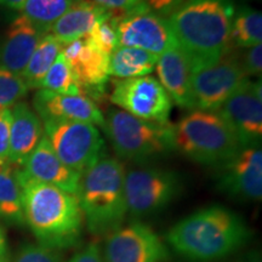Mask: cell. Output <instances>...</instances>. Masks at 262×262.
Segmentation results:
<instances>
[{
	"label": "cell",
	"instance_id": "cell-1",
	"mask_svg": "<svg viewBox=\"0 0 262 262\" xmlns=\"http://www.w3.org/2000/svg\"><path fill=\"white\" fill-rule=\"evenodd\" d=\"M251 232L241 216L224 206H209L176 224L166 234L170 247L191 262H212L248 243Z\"/></svg>",
	"mask_w": 262,
	"mask_h": 262
},
{
	"label": "cell",
	"instance_id": "cell-2",
	"mask_svg": "<svg viewBox=\"0 0 262 262\" xmlns=\"http://www.w3.org/2000/svg\"><path fill=\"white\" fill-rule=\"evenodd\" d=\"M234 14L233 0H186L166 18L192 71L217 61L227 50Z\"/></svg>",
	"mask_w": 262,
	"mask_h": 262
},
{
	"label": "cell",
	"instance_id": "cell-3",
	"mask_svg": "<svg viewBox=\"0 0 262 262\" xmlns=\"http://www.w3.org/2000/svg\"><path fill=\"white\" fill-rule=\"evenodd\" d=\"M17 179L22 189L25 221L41 245L63 249L79 243L83 212L78 196L29 179L22 170H17Z\"/></svg>",
	"mask_w": 262,
	"mask_h": 262
},
{
	"label": "cell",
	"instance_id": "cell-4",
	"mask_svg": "<svg viewBox=\"0 0 262 262\" xmlns=\"http://www.w3.org/2000/svg\"><path fill=\"white\" fill-rule=\"evenodd\" d=\"M125 169L119 160L102 157L80 176L78 202L95 235H108L122 227L127 214Z\"/></svg>",
	"mask_w": 262,
	"mask_h": 262
},
{
	"label": "cell",
	"instance_id": "cell-5",
	"mask_svg": "<svg viewBox=\"0 0 262 262\" xmlns=\"http://www.w3.org/2000/svg\"><path fill=\"white\" fill-rule=\"evenodd\" d=\"M175 127V149L193 162L220 166L243 148L232 127L215 112L194 110Z\"/></svg>",
	"mask_w": 262,
	"mask_h": 262
},
{
	"label": "cell",
	"instance_id": "cell-6",
	"mask_svg": "<svg viewBox=\"0 0 262 262\" xmlns=\"http://www.w3.org/2000/svg\"><path fill=\"white\" fill-rule=\"evenodd\" d=\"M103 129L120 158L145 162L175 149V127L143 120L122 110L108 111Z\"/></svg>",
	"mask_w": 262,
	"mask_h": 262
},
{
	"label": "cell",
	"instance_id": "cell-7",
	"mask_svg": "<svg viewBox=\"0 0 262 262\" xmlns=\"http://www.w3.org/2000/svg\"><path fill=\"white\" fill-rule=\"evenodd\" d=\"M42 122L45 136L55 153L75 172L81 175L103 157L104 142L93 124L64 119Z\"/></svg>",
	"mask_w": 262,
	"mask_h": 262
},
{
	"label": "cell",
	"instance_id": "cell-8",
	"mask_svg": "<svg viewBox=\"0 0 262 262\" xmlns=\"http://www.w3.org/2000/svg\"><path fill=\"white\" fill-rule=\"evenodd\" d=\"M245 79L248 78L239 64L238 49L227 48L217 61L192 71L193 107L217 112Z\"/></svg>",
	"mask_w": 262,
	"mask_h": 262
},
{
	"label": "cell",
	"instance_id": "cell-9",
	"mask_svg": "<svg viewBox=\"0 0 262 262\" xmlns=\"http://www.w3.org/2000/svg\"><path fill=\"white\" fill-rule=\"evenodd\" d=\"M127 212L133 216L155 214L170 204L181 191L178 173L157 168H140L125 172Z\"/></svg>",
	"mask_w": 262,
	"mask_h": 262
},
{
	"label": "cell",
	"instance_id": "cell-10",
	"mask_svg": "<svg viewBox=\"0 0 262 262\" xmlns=\"http://www.w3.org/2000/svg\"><path fill=\"white\" fill-rule=\"evenodd\" d=\"M118 35V47L135 48L160 56L176 47L168 19L160 17L145 3L123 14H112Z\"/></svg>",
	"mask_w": 262,
	"mask_h": 262
},
{
	"label": "cell",
	"instance_id": "cell-11",
	"mask_svg": "<svg viewBox=\"0 0 262 262\" xmlns=\"http://www.w3.org/2000/svg\"><path fill=\"white\" fill-rule=\"evenodd\" d=\"M111 101L124 112L140 119L169 123L171 100L155 77L119 79L114 84Z\"/></svg>",
	"mask_w": 262,
	"mask_h": 262
},
{
	"label": "cell",
	"instance_id": "cell-12",
	"mask_svg": "<svg viewBox=\"0 0 262 262\" xmlns=\"http://www.w3.org/2000/svg\"><path fill=\"white\" fill-rule=\"evenodd\" d=\"M103 262H164L169 250L159 235L143 224H130L107 235Z\"/></svg>",
	"mask_w": 262,
	"mask_h": 262
},
{
	"label": "cell",
	"instance_id": "cell-13",
	"mask_svg": "<svg viewBox=\"0 0 262 262\" xmlns=\"http://www.w3.org/2000/svg\"><path fill=\"white\" fill-rule=\"evenodd\" d=\"M242 146H260L262 137L261 81L245 79L217 111Z\"/></svg>",
	"mask_w": 262,
	"mask_h": 262
},
{
	"label": "cell",
	"instance_id": "cell-14",
	"mask_svg": "<svg viewBox=\"0 0 262 262\" xmlns=\"http://www.w3.org/2000/svg\"><path fill=\"white\" fill-rule=\"evenodd\" d=\"M219 187L243 201H261L262 152L260 146L243 147L220 165Z\"/></svg>",
	"mask_w": 262,
	"mask_h": 262
},
{
	"label": "cell",
	"instance_id": "cell-15",
	"mask_svg": "<svg viewBox=\"0 0 262 262\" xmlns=\"http://www.w3.org/2000/svg\"><path fill=\"white\" fill-rule=\"evenodd\" d=\"M61 52L70 63L83 95H102L110 79V56L91 47L84 39L61 45Z\"/></svg>",
	"mask_w": 262,
	"mask_h": 262
},
{
	"label": "cell",
	"instance_id": "cell-16",
	"mask_svg": "<svg viewBox=\"0 0 262 262\" xmlns=\"http://www.w3.org/2000/svg\"><path fill=\"white\" fill-rule=\"evenodd\" d=\"M33 102L41 120H75L100 126L104 124L101 110L85 95H63L40 89L35 94Z\"/></svg>",
	"mask_w": 262,
	"mask_h": 262
},
{
	"label": "cell",
	"instance_id": "cell-17",
	"mask_svg": "<svg viewBox=\"0 0 262 262\" xmlns=\"http://www.w3.org/2000/svg\"><path fill=\"white\" fill-rule=\"evenodd\" d=\"M24 168L22 171L29 179L48 183L77 195L81 175L61 162L47 136L41 137Z\"/></svg>",
	"mask_w": 262,
	"mask_h": 262
},
{
	"label": "cell",
	"instance_id": "cell-18",
	"mask_svg": "<svg viewBox=\"0 0 262 262\" xmlns=\"http://www.w3.org/2000/svg\"><path fill=\"white\" fill-rule=\"evenodd\" d=\"M44 34L26 16L16 17L0 45V68L21 77Z\"/></svg>",
	"mask_w": 262,
	"mask_h": 262
},
{
	"label": "cell",
	"instance_id": "cell-19",
	"mask_svg": "<svg viewBox=\"0 0 262 262\" xmlns=\"http://www.w3.org/2000/svg\"><path fill=\"white\" fill-rule=\"evenodd\" d=\"M159 83L178 106L194 110L192 95V67L178 45L160 55L156 63Z\"/></svg>",
	"mask_w": 262,
	"mask_h": 262
},
{
	"label": "cell",
	"instance_id": "cell-20",
	"mask_svg": "<svg viewBox=\"0 0 262 262\" xmlns=\"http://www.w3.org/2000/svg\"><path fill=\"white\" fill-rule=\"evenodd\" d=\"M12 122L10 130L9 162L24 166L28 157L38 146L42 137L41 122L25 102H17L12 108Z\"/></svg>",
	"mask_w": 262,
	"mask_h": 262
},
{
	"label": "cell",
	"instance_id": "cell-21",
	"mask_svg": "<svg viewBox=\"0 0 262 262\" xmlns=\"http://www.w3.org/2000/svg\"><path fill=\"white\" fill-rule=\"evenodd\" d=\"M112 12L93 2L81 0L51 26L47 33L61 45L84 39L97 22L108 18Z\"/></svg>",
	"mask_w": 262,
	"mask_h": 262
},
{
	"label": "cell",
	"instance_id": "cell-22",
	"mask_svg": "<svg viewBox=\"0 0 262 262\" xmlns=\"http://www.w3.org/2000/svg\"><path fill=\"white\" fill-rule=\"evenodd\" d=\"M158 56L135 48L118 47L110 56V75L118 79L146 77L156 68Z\"/></svg>",
	"mask_w": 262,
	"mask_h": 262
},
{
	"label": "cell",
	"instance_id": "cell-23",
	"mask_svg": "<svg viewBox=\"0 0 262 262\" xmlns=\"http://www.w3.org/2000/svg\"><path fill=\"white\" fill-rule=\"evenodd\" d=\"M0 216L14 224L25 221L17 170L12 168L9 160L0 163Z\"/></svg>",
	"mask_w": 262,
	"mask_h": 262
},
{
	"label": "cell",
	"instance_id": "cell-24",
	"mask_svg": "<svg viewBox=\"0 0 262 262\" xmlns=\"http://www.w3.org/2000/svg\"><path fill=\"white\" fill-rule=\"evenodd\" d=\"M262 41V15L248 6L234 14L229 33L228 48L248 49L260 45Z\"/></svg>",
	"mask_w": 262,
	"mask_h": 262
},
{
	"label": "cell",
	"instance_id": "cell-25",
	"mask_svg": "<svg viewBox=\"0 0 262 262\" xmlns=\"http://www.w3.org/2000/svg\"><path fill=\"white\" fill-rule=\"evenodd\" d=\"M61 52V44L49 33H45L38 42L37 48L29 58L27 67L21 74V78L27 84L28 89L39 88L41 80Z\"/></svg>",
	"mask_w": 262,
	"mask_h": 262
},
{
	"label": "cell",
	"instance_id": "cell-26",
	"mask_svg": "<svg viewBox=\"0 0 262 262\" xmlns=\"http://www.w3.org/2000/svg\"><path fill=\"white\" fill-rule=\"evenodd\" d=\"M81 0H27L21 9L33 25L47 33L62 15Z\"/></svg>",
	"mask_w": 262,
	"mask_h": 262
},
{
	"label": "cell",
	"instance_id": "cell-27",
	"mask_svg": "<svg viewBox=\"0 0 262 262\" xmlns=\"http://www.w3.org/2000/svg\"><path fill=\"white\" fill-rule=\"evenodd\" d=\"M39 89L50 90L63 95H83L71 66L62 52L58 54L44 79L41 80Z\"/></svg>",
	"mask_w": 262,
	"mask_h": 262
},
{
	"label": "cell",
	"instance_id": "cell-28",
	"mask_svg": "<svg viewBox=\"0 0 262 262\" xmlns=\"http://www.w3.org/2000/svg\"><path fill=\"white\" fill-rule=\"evenodd\" d=\"M84 40L91 47L97 49L98 51L111 56L112 52L118 48V35L112 15L108 18L97 22L89 34L84 38Z\"/></svg>",
	"mask_w": 262,
	"mask_h": 262
},
{
	"label": "cell",
	"instance_id": "cell-29",
	"mask_svg": "<svg viewBox=\"0 0 262 262\" xmlns=\"http://www.w3.org/2000/svg\"><path fill=\"white\" fill-rule=\"evenodd\" d=\"M27 91V84L19 75L0 68V111L15 106Z\"/></svg>",
	"mask_w": 262,
	"mask_h": 262
},
{
	"label": "cell",
	"instance_id": "cell-30",
	"mask_svg": "<svg viewBox=\"0 0 262 262\" xmlns=\"http://www.w3.org/2000/svg\"><path fill=\"white\" fill-rule=\"evenodd\" d=\"M12 262H61L54 249L44 245H26L18 251Z\"/></svg>",
	"mask_w": 262,
	"mask_h": 262
},
{
	"label": "cell",
	"instance_id": "cell-31",
	"mask_svg": "<svg viewBox=\"0 0 262 262\" xmlns=\"http://www.w3.org/2000/svg\"><path fill=\"white\" fill-rule=\"evenodd\" d=\"M238 61L245 77L248 78V75L260 77L262 71V44L243 49L242 54L238 55Z\"/></svg>",
	"mask_w": 262,
	"mask_h": 262
},
{
	"label": "cell",
	"instance_id": "cell-32",
	"mask_svg": "<svg viewBox=\"0 0 262 262\" xmlns=\"http://www.w3.org/2000/svg\"><path fill=\"white\" fill-rule=\"evenodd\" d=\"M12 113L10 108L0 111V163L9 160L10 130H11Z\"/></svg>",
	"mask_w": 262,
	"mask_h": 262
},
{
	"label": "cell",
	"instance_id": "cell-33",
	"mask_svg": "<svg viewBox=\"0 0 262 262\" xmlns=\"http://www.w3.org/2000/svg\"><path fill=\"white\" fill-rule=\"evenodd\" d=\"M185 2L186 0H143L150 11L164 18H168Z\"/></svg>",
	"mask_w": 262,
	"mask_h": 262
},
{
	"label": "cell",
	"instance_id": "cell-34",
	"mask_svg": "<svg viewBox=\"0 0 262 262\" xmlns=\"http://www.w3.org/2000/svg\"><path fill=\"white\" fill-rule=\"evenodd\" d=\"M94 3L112 14H123L142 4L143 0H94Z\"/></svg>",
	"mask_w": 262,
	"mask_h": 262
},
{
	"label": "cell",
	"instance_id": "cell-35",
	"mask_svg": "<svg viewBox=\"0 0 262 262\" xmlns=\"http://www.w3.org/2000/svg\"><path fill=\"white\" fill-rule=\"evenodd\" d=\"M70 262H103L101 249L96 243H90L77 253Z\"/></svg>",
	"mask_w": 262,
	"mask_h": 262
},
{
	"label": "cell",
	"instance_id": "cell-36",
	"mask_svg": "<svg viewBox=\"0 0 262 262\" xmlns=\"http://www.w3.org/2000/svg\"><path fill=\"white\" fill-rule=\"evenodd\" d=\"M26 2H27V0H0V5L6 6V8L10 9L21 10L24 8Z\"/></svg>",
	"mask_w": 262,
	"mask_h": 262
},
{
	"label": "cell",
	"instance_id": "cell-37",
	"mask_svg": "<svg viewBox=\"0 0 262 262\" xmlns=\"http://www.w3.org/2000/svg\"><path fill=\"white\" fill-rule=\"evenodd\" d=\"M235 262H261L260 255H258L256 251H253V253H249L247 255H244L243 257L238 258Z\"/></svg>",
	"mask_w": 262,
	"mask_h": 262
},
{
	"label": "cell",
	"instance_id": "cell-38",
	"mask_svg": "<svg viewBox=\"0 0 262 262\" xmlns=\"http://www.w3.org/2000/svg\"><path fill=\"white\" fill-rule=\"evenodd\" d=\"M6 253H8V250H6V241L4 233H3L2 228H0V262H4Z\"/></svg>",
	"mask_w": 262,
	"mask_h": 262
}]
</instances>
